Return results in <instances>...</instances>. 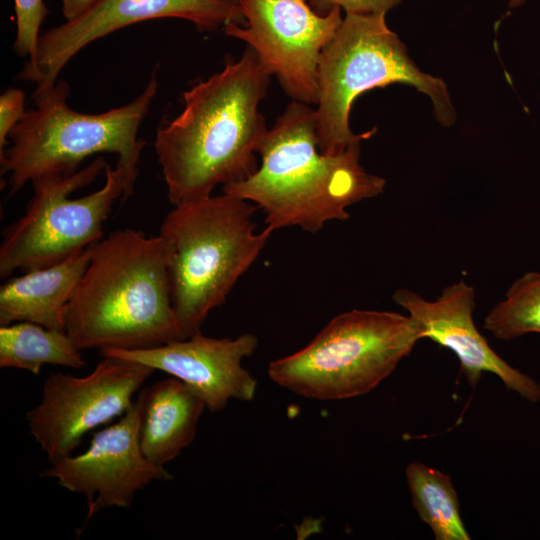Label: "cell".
<instances>
[{"label": "cell", "instance_id": "11", "mask_svg": "<svg viewBox=\"0 0 540 540\" xmlns=\"http://www.w3.org/2000/svg\"><path fill=\"white\" fill-rule=\"evenodd\" d=\"M159 18L184 19L199 31L229 23L245 25L238 0H96L80 15L41 35L35 56L18 78L36 83V88L50 87L88 44L129 25Z\"/></svg>", "mask_w": 540, "mask_h": 540}, {"label": "cell", "instance_id": "18", "mask_svg": "<svg viewBox=\"0 0 540 540\" xmlns=\"http://www.w3.org/2000/svg\"><path fill=\"white\" fill-rule=\"evenodd\" d=\"M413 507L437 540H470L449 475L420 462L405 471Z\"/></svg>", "mask_w": 540, "mask_h": 540}, {"label": "cell", "instance_id": "3", "mask_svg": "<svg viewBox=\"0 0 540 540\" xmlns=\"http://www.w3.org/2000/svg\"><path fill=\"white\" fill-rule=\"evenodd\" d=\"M360 144L321 153L315 109L292 101L264 135L256 172L223 186V193L255 204L273 231L297 226L316 233L328 221L349 219L347 207L384 191L385 179L360 164Z\"/></svg>", "mask_w": 540, "mask_h": 540}, {"label": "cell", "instance_id": "15", "mask_svg": "<svg viewBox=\"0 0 540 540\" xmlns=\"http://www.w3.org/2000/svg\"><path fill=\"white\" fill-rule=\"evenodd\" d=\"M138 395L142 452L153 463L164 466L193 442L206 404L193 387L172 376L144 388Z\"/></svg>", "mask_w": 540, "mask_h": 540}, {"label": "cell", "instance_id": "9", "mask_svg": "<svg viewBox=\"0 0 540 540\" xmlns=\"http://www.w3.org/2000/svg\"><path fill=\"white\" fill-rule=\"evenodd\" d=\"M102 357L84 377L51 373L40 402L26 414L30 434L51 463L71 455L91 430L125 414L155 371L125 358Z\"/></svg>", "mask_w": 540, "mask_h": 540}, {"label": "cell", "instance_id": "21", "mask_svg": "<svg viewBox=\"0 0 540 540\" xmlns=\"http://www.w3.org/2000/svg\"><path fill=\"white\" fill-rule=\"evenodd\" d=\"M25 93L9 88L0 96V153L9 143V135L25 114Z\"/></svg>", "mask_w": 540, "mask_h": 540}, {"label": "cell", "instance_id": "23", "mask_svg": "<svg viewBox=\"0 0 540 540\" xmlns=\"http://www.w3.org/2000/svg\"><path fill=\"white\" fill-rule=\"evenodd\" d=\"M96 0H61L62 15L66 20L75 18L88 9Z\"/></svg>", "mask_w": 540, "mask_h": 540}, {"label": "cell", "instance_id": "8", "mask_svg": "<svg viewBox=\"0 0 540 540\" xmlns=\"http://www.w3.org/2000/svg\"><path fill=\"white\" fill-rule=\"evenodd\" d=\"M420 339L409 315L353 309L332 318L302 349L272 361L268 376L304 398L350 399L377 387Z\"/></svg>", "mask_w": 540, "mask_h": 540}, {"label": "cell", "instance_id": "24", "mask_svg": "<svg viewBox=\"0 0 540 540\" xmlns=\"http://www.w3.org/2000/svg\"><path fill=\"white\" fill-rule=\"evenodd\" d=\"M524 2H525V0H510L509 1V7L510 8H516V7L521 6Z\"/></svg>", "mask_w": 540, "mask_h": 540}, {"label": "cell", "instance_id": "4", "mask_svg": "<svg viewBox=\"0 0 540 540\" xmlns=\"http://www.w3.org/2000/svg\"><path fill=\"white\" fill-rule=\"evenodd\" d=\"M257 209L223 193L181 201L165 216L160 234L171 246V302L184 338L201 332L269 240V227L256 232Z\"/></svg>", "mask_w": 540, "mask_h": 540}, {"label": "cell", "instance_id": "7", "mask_svg": "<svg viewBox=\"0 0 540 540\" xmlns=\"http://www.w3.org/2000/svg\"><path fill=\"white\" fill-rule=\"evenodd\" d=\"M136 164L111 168L98 156L71 175L47 174L32 181L25 213L3 230L0 277L57 264L103 238L114 204L133 192Z\"/></svg>", "mask_w": 540, "mask_h": 540}, {"label": "cell", "instance_id": "2", "mask_svg": "<svg viewBox=\"0 0 540 540\" xmlns=\"http://www.w3.org/2000/svg\"><path fill=\"white\" fill-rule=\"evenodd\" d=\"M89 264L64 312L80 349H147L185 339L170 294L169 241L114 230L90 245Z\"/></svg>", "mask_w": 540, "mask_h": 540}, {"label": "cell", "instance_id": "10", "mask_svg": "<svg viewBox=\"0 0 540 540\" xmlns=\"http://www.w3.org/2000/svg\"><path fill=\"white\" fill-rule=\"evenodd\" d=\"M245 25L229 23L227 36L248 44L293 101L317 104L321 52L342 22L341 9L316 12L307 0H238Z\"/></svg>", "mask_w": 540, "mask_h": 540}, {"label": "cell", "instance_id": "19", "mask_svg": "<svg viewBox=\"0 0 540 540\" xmlns=\"http://www.w3.org/2000/svg\"><path fill=\"white\" fill-rule=\"evenodd\" d=\"M484 328L501 340L540 333V273L518 278L484 319Z\"/></svg>", "mask_w": 540, "mask_h": 540}, {"label": "cell", "instance_id": "14", "mask_svg": "<svg viewBox=\"0 0 540 540\" xmlns=\"http://www.w3.org/2000/svg\"><path fill=\"white\" fill-rule=\"evenodd\" d=\"M392 298L408 312L421 339L429 338L456 354L471 386L477 384L483 372H490L526 400H540V384L510 366L478 331L473 320L475 291L465 281L446 287L433 301L407 288L396 290Z\"/></svg>", "mask_w": 540, "mask_h": 540}, {"label": "cell", "instance_id": "12", "mask_svg": "<svg viewBox=\"0 0 540 540\" xmlns=\"http://www.w3.org/2000/svg\"><path fill=\"white\" fill-rule=\"evenodd\" d=\"M141 399L138 395L116 423L95 433L81 454L51 463L41 475L87 499L86 521L110 507H129L135 494L152 481L172 475L150 461L139 441Z\"/></svg>", "mask_w": 540, "mask_h": 540}, {"label": "cell", "instance_id": "20", "mask_svg": "<svg viewBox=\"0 0 540 540\" xmlns=\"http://www.w3.org/2000/svg\"><path fill=\"white\" fill-rule=\"evenodd\" d=\"M16 37L13 49L17 55L32 59L39 44V30L49 10L43 0H14Z\"/></svg>", "mask_w": 540, "mask_h": 540}, {"label": "cell", "instance_id": "5", "mask_svg": "<svg viewBox=\"0 0 540 540\" xmlns=\"http://www.w3.org/2000/svg\"><path fill=\"white\" fill-rule=\"evenodd\" d=\"M385 17V13L346 12L321 52L315 118L317 143L323 154H337L373 135L374 130L354 134L349 115L354 100L377 87L396 83L410 85L431 99L436 118L442 125L450 126L455 122L447 85L415 65Z\"/></svg>", "mask_w": 540, "mask_h": 540}, {"label": "cell", "instance_id": "1", "mask_svg": "<svg viewBox=\"0 0 540 540\" xmlns=\"http://www.w3.org/2000/svg\"><path fill=\"white\" fill-rule=\"evenodd\" d=\"M270 77L247 46L239 60L184 92L183 111L158 128L154 142L173 205L256 172L255 153L268 130L258 107Z\"/></svg>", "mask_w": 540, "mask_h": 540}, {"label": "cell", "instance_id": "22", "mask_svg": "<svg viewBox=\"0 0 540 540\" xmlns=\"http://www.w3.org/2000/svg\"><path fill=\"white\" fill-rule=\"evenodd\" d=\"M310 6L320 14H327L334 8L346 12L371 14L387 13L398 6L402 0H307Z\"/></svg>", "mask_w": 540, "mask_h": 540}, {"label": "cell", "instance_id": "16", "mask_svg": "<svg viewBox=\"0 0 540 540\" xmlns=\"http://www.w3.org/2000/svg\"><path fill=\"white\" fill-rule=\"evenodd\" d=\"M90 257L89 246L57 264L8 279L0 288V325L26 321L65 330V307Z\"/></svg>", "mask_w": 540, "mask_h": 540}, {"label": "cell", "instance_id": "6", "mask_svg": "<svg viewBox=\"0 0 540 540\" xmlns=\"http://www.w3.org/2000/svg\"><path fill=\"white\" fill-rule=\"evenodd\" d=\"M157 88L155 71L134 100L98 114L73 110L67 102L69 84L63 80L36 88L35 107L25 112L9 135L10 146L0 153V172L8 176L9 195L47 174L71 175L98 153H115L138 165L145 146L138 130Z\"/></svg>", "mask_w": 540, "mask_h": 540}, {"label": "cell", "instance_id": "17", "mask_svg": "<svg viewBox=\"0 0 540 540\" xmlns=\"http://www.w3.org/2000/svg\"><path fill=\"white\" fill-rule=\"evenodd\" d=\"M80 349L65 330L48 329L32 322L0 327V367L38 374L45 364L74 369L87 365Z\"/></svg>", "mask_w": 540, "mask_h": 540}, {"label": "cell", "instance_id": "13", "mask_svg": "<svg viewBox=\"0 0 540 540\" xmlns=\"http://www.w3.org/2000/svg\"><path fill=\"white\" fill-rule=\"evenodd\" d=\"M258 346L254 334L212 338L198 332L188 338L147 349H102L100 356H117L160 370L193 387L210 412L223 410L231 399L250 401L255 377L242 366Z\"/></svg>", "mask_w": 540, "mask_h": 540}]
</instances>
